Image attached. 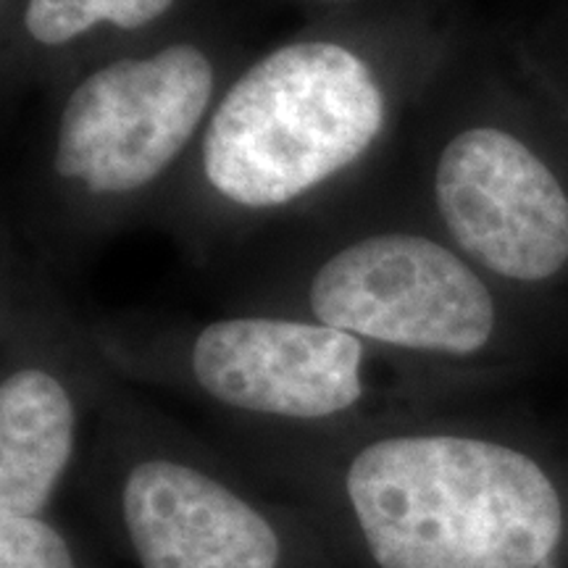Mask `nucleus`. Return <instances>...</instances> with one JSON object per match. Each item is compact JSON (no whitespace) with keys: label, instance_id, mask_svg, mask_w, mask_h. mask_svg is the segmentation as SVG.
I'll use <instances>...</instances> for the list:
<instances>
[{"label":"nucleus","instance_id":"obj_1","mask_svg":"<svg viewBox=\"0 0 568 568\" xmlns=\"http://www.w3.org/2000/svg\"><path fill=\"white\" fill-rule=\"evenodd\" d=\"M222 450L337 568H568V456L450 408L337 429L224 422Z\"/></svg>","mask_w":568,"mask_h":568},{"label":"nucleus","instance_id":"obj_2","mask_svg":"<svg viewBox=\"0 0 568 568\" xmlns=\"http://www.w3.org/2000/svg\"><path fill=\"white\" fill-rule=\"evenodd\" d=\"M447 45L414 17L297 32L247 55L153 224L197 264L322 216L382 180Z\"/></svg>","mask_w":568,"mask_h":568},{"label":"nucleus","instance_id":"obj_3","mask_svg":"<svg viewBox=\"0 0 568 568\" xmlns=\"http://www.w3.org/2000/svg\"><path fill=\"white\" fill-rule=\"evenodd\" d=\"M245 59L232 40L180 27L42 90L3 230L67 274L105 240L153 224Z\"/></svg>","mask_w":568,"mask_h":568},{"label":"nucleus","instance_id":"obj_4","mask_svg":"<svg viewBox=\"0 0 568 568\" xmlns=\"http://www.w3.org/2000/svg\"><path fill=\"white\" fill-rule=\"evenodd\" d=\"M232 308L311 318L493 379L518 353L500 284L424 216L393 172L274 234L237 282Z\"/></svg>","mask_w":568,"mask_h":568},{"label":"nucleus","instance_id":"obj_5","mask_svg":"<svg viewBox=\"0 0 568 568\" xmlns=\"http://www.w3.org/2000/svg\"><path fill=\"white\" fill-rule=\"evenodd\" d=\"M90 329L126 385L195 400L224 422L284 429L450 408L493 382L272 311L232 308L211 318L119 311L90 316Z\"/></svg>","mask_w":568,"mask_h":568},{"label":"nucleus","instance_id":"obj_6","mask_svg":"<svg viewBox=\"0 0 568 568\" xmlns=\"http://www.w3.org/2000/svg\"><path fill=\"white\" fill-rule=\"evenodd\" d=\"M74 481L134 568H337L301 508L126 382L92 424Z\"/></svg>","mask_w":568,"mask_h":568},{"label":"nucleus","instance_id":"obj_7","mask_svg":"<svg viewBox=\"0 0 568 568\" xmlns=\"http://www.w3.org/2000/svg\"><path fill=\"white\" fill-rule=\"evenodd\" d=\"M445 69L389 172L500 287L556 284L568 274V176L510 113L460 101Z\"/></svg>","mask_w":568,"mask_h":568},{"label":"nucleus","instance_id":"obj_8","mask_svg":"<svg viewBox=\"0 0 568 568\" xmlns=\"http://www.w3.org/2000/svg\"><path fill=\"white\" fill-rule=\"evenodd\" d=\"M55 276L3 230L0 510L9 514H51L103 403L124 382Z\"/></svg>","mask_w":568,"mask_h":568},{"label":"nucleus","instance_id":"obj_9","mask_svg":"<svg viewBox=\"0 0 568 568\" xmlns=\"http://www.w3.org/2000/svg\"><path fill=\"white\" fill-rule=\"evenodd\" d=\"M184 0H21L6 19L3 95L48 90L101 55L155 40Z\"/></svg>","mask_w":568,"mask_h":568},{"label":"nucleus","instance_id":"obj_10","mask_svg":"<svg viewBox=\"0 0 568 568\" xmlns=\"http://www.w3.org/2000/svg\"><path fill=\"white\" fill-rule=\"evenodd\" d=\"M0 568H95V564L88 545L53 510H0Z\"/></svg>","mask_w":568,"mask_h":568},{"label":"nucleus","instance_id":"obj_11","mask_svg":"<svg viewBox=\"0 0 568 568\" xmlns=\"http://www.w3.org/2000/svg\"><path fill=\"white\" fill-rule=\"evenodd\" d=\"M303 3H311V6H353V3H361V0H303Z\"/></svg>","mask_w":568,"mask_h":568}]
</instances>
